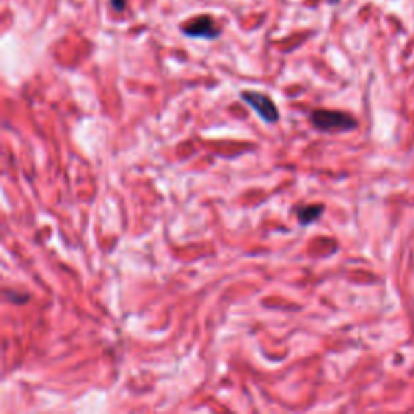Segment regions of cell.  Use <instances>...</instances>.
I'll return each mask as SVG.
<instances>
[{"label": "cell", "mask_w": 414, "mask_h": 414, "mask_svg": "<svg viewBox=\"0 0 414 414\" xmlns=\"http://www.w3.org/2000/svg\"><path fill=\"white\" fill-rule=\"evenodd\" d=\"M180 31L195 39H217L220 36V28L215 25L213 17H197L188 25L180 26Z\"/></svg>", "instance_id": "cell-3"}, {"label": "cell", "mask_w": 414, "mask_h": 414, "mask_svg": "<svg viewBox=\"0 0 414 414\" xmlns=\"http://www.w3.org/2000/svg\"><path fill=\"white\" fill-rule=\"evenodd\" d=\"M241 99L259 115L265 123H277L280 118V112L277 105L268 94L259 93V91H243Z\"/></svg>", "instance_id": "cell-2"}, {"label": "cell", "mask_w": 414, "mask_h": 414, "mask_svg": "<svg viewBox=\"0 0 414 414\" xmlns=\"http://www.w3.org/2000/svg\"><path fill=\"white\" fill-rule=\"evenodd\" d=\"M322 213H324V206H322V204L300 206L296 209L298 222H300L301 225H311L320 217Z\"/></svg>", "instance_id": "cell-4"}, {"label": "cell", "mask_w": 414, "mask_h": 414, "mask_svg": "<svg viewBox=\"0 0 414 414\" xmlns=\"http://www.w3.org/2000/svg\"><path fill=\"white\" fill-rule=\"evenodd\" d=\"M311 123L317 130L325 133L349 131L358 125L351 115L338 112V110H314L311 113Z\"/></svg>", "instance_id": "cell-1"}, {"label": "cell", "mask_w": 414, "mask_h": 414, "mask_svg": "<svg viewBox=\"0 0 414 414\" xmlns=\"http://www.w3.org/2000/svg\"><path fill=\"white\" fill-rule=\"evenodd\" d=\"M110 3H112V8L117 13H122L125 12V7H127V0H110Z\"/></svg>", "instance_id": "cell-5"}, {"label": "cell", "mask_w": 414, "mask_h": 414, "mask_svg": "<svg viewBox=\"0 0 414 414\" xmlns=\"http://www.w3.org/2000/svg\"><path fill=\"white\" fill-rule=\"evenodd\" d=\"M340 0H329V3H338Z\"/></svg>", "instance_id": "cell-6"}]
</instances>
